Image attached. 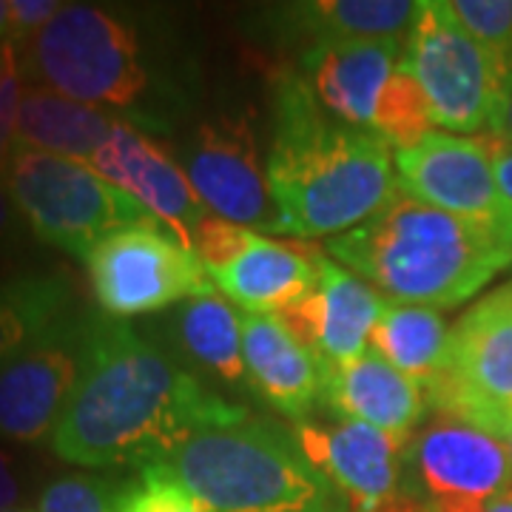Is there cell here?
Masks as SVG:
<instances>
[{
  "label": "cell",
  "instance_id": "15",
  "mask_svg": "<svg viewBox=\"0 0 512 512\" xmlns=\"http://www.w3.org/2000/svg\"><path fill=\"white\" fill-rule=\"evenodd\" d=\"M316 271V288L276 313V319L322 359L356 362L370 350V333L387 299L322 251L316 254Z\"/></svg>",
  "mask_w": 512,
  "mask_h": 512
},
{
  "label": "cell",
  "instance_id": "39",
  "mask_svg": "<svg viewBox=\"0 0 512 512\" xmlns=\"http://www.w3.org/2000/svg\"><path fill=\"white\" fill-rule=\"evenodd\" d=\"M487 512H512V487L504 495H498L493 504H490V510Z\"/></svg>",
  "mask_w": 512,
  "mask_h": 512
},
{
  "label": "cell",
  "instance_id": "31",
  "mask_svg": "<svg viewBox=\"0 0 512 512\" xmlns=\"http://www.w3.org/2000/svg\"><path fill=\"white\" fill-rule=\"evenodd\" d=\"M20 97H23V74L20 63L6 74L3 86H0V183H6L9 165L18 148V109Z\"/></svg>",
  "mask_w": 512,
  "mask_h": 512
},
{
  "label": "cell",
  "instance_id": "12",
  "mask_svg": "<svg viewBox=\"0 0 512 512\" xmlns=\"http://www.w3.org/2000/svg\"><path fill=\"white\" fill-rule=\"evenodd\" d=\"M396 183L439 211L493 228L512 245V205L498 191L481 137L424 134L413 148L396 151Z\"/></svg>",
  "mask_w": 512,
  "mask_h": 512
},
{
  "label": "cell",
  "instance_id": "30",
  "mask_svg": "<svg viewBox=\"0 0 512 512\" xmlns=\"http://www.w3.org/2000/svg\"><path fill=\"white\" fill-rule=\"evenodd\" d=\"M251 237H254L251 228L208 214L194 231V254L200 256L205 271H220L245 251Z\"/></svg>",
  "mask_w": 512,
  "mask_h": 512
},
{
  "label": "cell",
  "instance_id": "34",
  "mask_svg": "<svg viewBox=\"0 0 512 512\" xmlns=\"http://www.w3.org/2000/svg\"><path fill=\"white\" fill-rule=\"evenodd\" d=\"M20 501V481L15 473V461L0 447V510H12Z\"/></svg>",
  "mask_w": 512,
  "mask_h": 512
},
{
  "label": "cell",
  "instance_id": "24",
  "mask_svg": "<svg viewBox=\"0 0 512 512\" xmlns=\"http://www.w3.org/2000/svg\"><path fill=\"white\" fill-rule=\"evenodd\" d=\"M177 333L188 353L225 384H242L248 379L239 313L217 293L185 302L177 313Z\"/></svg>",
  "mask_w": 512,
  "mask_h": 512
},
{
  "label": "cell",
  "instance_id": "14",
  "mask_svg": "<svg viewBox=\"0 0 512 512\" xmlns=\"http://www.w3.org/2000/svg\"><path fill=\"white\" fill-rule=\"evenodd\" d=\"M89 165L103 180L140 202L154 220L163 222L180 245L194 251V231L208 217V208L185 177L183 165L148 134L117 120Z\"/></svg>",
  "mask_w": 512,
  "mask_h": 512
},
{
  "label": "cell",
  "instance_id": "9",
  "mask_svg": "<svg viewBox=\"0 0 512 512\" xmlns=\"http://www.w3.org/2000/svg\"><path fill=\"white\" fill-rule=\"evenodd\" d=\"M439 413L507 441L512 430V282L487 293L453 325L450 365L427 387Z\"/></svg>",
  "mask_w": 512,
  "mask_h": 512
},
{
  "label": "cell",
  "instance_id": "32",
  "mask_svg": "<svg viewBox=\"0 0 512 512\" xmlns=\"http://www.w3.org/2000/svg\"><path fill=\"white\" fill-rule=\"evenodd\" d=\"M60 9L63 3L57 0H9V29L15 49L26 46Z\"/></svg>",
  "mask_w": 512,
  "mask_h": 512
},
{
  "label": "cell",
  "instance_id": "27",
  "mask_svg": "<svg viewBox=\"0 0 512 512\" xmlns=\"http://www.w3.org/2000/svg\"><path fill=\"white\" fill-rule=\"evenodd\" d=\"M450 15L464 26V32L476 40L490 57L495 74L512 89V3L510 0H447Z\"/></svg>",
  "mask_w": 512,
  "mask_h": 512
},
{
  "label": "cell",
  "instance_id": "40",
  "mask_svg": "<svg viewBox=\"0 0 512 512\" xmlns=\"http://www.w3.org/2000/svg\"><path fill=\"white\" fill-rule=\"evenodd\" d=\"M0 512H37V510H29V507H12V510H0Z\"/></svg>",
  "mask_w": 512,
  "mask_h": 512
},
{
  "label": "cell",
  "instance_id": "5",
  "mask_svg": "<svg viewBox=\"0 0 512 512\" xmlns=\"http://www.w3.org/2000/svg\"><path fill=\"white\" fill-rule=\"evenodd\" d=\"M18 63L35 89L97 109L131 106L148 86L134 32L92 3H63L55 18L20 46Z\"/></svg>",
  "mask_w": 512,
  "mask_h": 512
},
{
  "label": "cell",
  "instance_id": "1",
  "mask_svg": "<svg viewBox=\"0 0 512 512\" xmlns=\"http://www.w3.org/2000/svg\"><path fill=\"white\" fill-rule=\"evenodd\" d=\"M245 416V407L208 393L123 319L103 316L86 328L80 376L52 450L77 467H146Z\"/></svg>",
  "mask_w": 512,
  "mask_h": 512
},
{
  "label": "cell",
  "instance_id": "21",
  "mask_svg": "<svg viewBox=\"0 0 512 512\" xmlns=\"http://www.w3.org/2000/svg\"><path fill=\"white\" fill-rule=\"evenodd\" d=\"M106 109L86 106L46 89H23L18 109V148H32L77 163H92L114 128Z\"/></svg>",
  "mask_w": 512,
  "mask_h": 512
},
{
  "label": "cell",
  "instance_id": "18",
  "mask_svg": "<svg viewBox=\"0 0 512 512\" xmlns=\"http://www.w3.org/2000/svg\"><path fill=\"white\" fill-rule=\"evenodd\" d=\"M402 60V40H319L302 57L316 100L342 123L367 131Z\"/></svg>",
  "mask_w": 512,
  "mask_h": 512
},
{
  "label": "cell",
  "instance_id": "3",
  "mask_svg": "<svg viewBox=\"0 0 512 512\" xmlns=\"http://www.w3.org/2000/svg\"><path fill=\"white\" fill-rule=\"evenodd\" d=\"M328 251L390 302L424 308H456L512 262V245L493 228L439 211L402 188L370 220L330 237Z\"/></svg>",
  "mask_w": 512,
  "mask_h": 512
},
{
  "label": "cell",
  "instance_id": "16",
  "mask_svg": "<svg viewBox=\"0 0 512 512\" xmlns=\"http://www.w3.org/2000/svg\"><path fill=\"white\" fill-rule=\"evenodd\" d=\"M80 376L66 345L40 336L0 365V439L37 444L52 436Z\"/></svg>",
  "mask_w": 512,
  "mask_h": 512
},
{
  "label": "cell",
  "instance_id": "37",
  "mask_svg": "<svg viewBox=\"0 0 512 512\" xmlns=\"http://www.w3.org/2000/svg\"><path fill=\"white\" fill-rule=\"evenodd\" d=\"M15 66H18V49H15L12 40H6V43H0V86H3L6 74L12 72Z\"/></svg>",
  "mask_w": 512,
  "mask_h": 512
},
{
  "label": "cell",
  "instance_id": "19",
  "mask_svg": "<svg viewBox=\"0 0 512 512\" xmlns=\"http://www.w3.org/2000/svg\"><path fill=\"white\" fill-rule=\"evenodd\" d=\"M245 370L265 402L296 424L311 421L325 393V359L305 348L276 316L242 313Z\"/></svg>",
  "mask_w": 512,
  "mask_h": 512
},
{
  "label": "cell",
  "instance_id": "33",
  "mask_svg": "<svg viewBox=\"0 0 512 512\" xmlns=\"http://www.w3.org/2000/svg\"><path fill=\"white\" fill-rule=\"evenodd\" d=\"M481 143H484L487 154H490L498 191H501L504 200L512 205V143L510 140L495 137V134H481Z\"/></svg>",
  "mask_w": 512,
  "mask_h": 512
},
{
  "label": "cell",
  "instance_id": "20",
  "mask_svg": "<svg viewBox=\"0 0 512 512\" xmlns=\"http://www.w3.org/2000/svg\"><path fill=\"white\" fill-rule=\"evenodd\" d=\"M316 254L313 242H274L254 234L231 265L208 271V276L245 313L276 316L316 288Z\"/></svg>",
  "mask_w": 512,
  "mask_h": 512
},
{
  "label": "cell",
  "instance_id": "26",
  "mask_svg": "<svg viewBox=\"0 0 512 512\" xmlns=\"http://www.w3.org/2000/svg\"><path fill=\"white\" fill-rule=\"evenodd\" d=\"M430 126L433 123L419 80L413 77L407 60H402V66L387 80L379 97V106L373 114V131L384 137L390 148L404 151L416 146L424 134H430Z\"/></svg>",
  "mask_w": 512,
  "mask_h": 512
},
{
  "label": "cell",
  "instance_id": "41",
  "mask_svg": "<svg viewBox=\"0 0 512 512\" xmlns=\"http://www.w3.org/2000/svg\"><path fill=\"white\" fill-rule=\"evenodd\" d=\"M507 450H510V461H512V430H510V436H507Z\"/></svg>",
  "mask_w": 512,
  "mask_h": 512
},
{
  "label": "cell",
  "instance_id": "28",
  "mask_svg": "<svg viewBox=\"0 0 512 512\" xmlns=\"http://www.w3.org/2000/svg\"><path fill=\"white\" fill-rule=\"evenodd\" d=\"M117 512H200L183 481L165 461L140 467V476L117 490Z\"/></svg>",
  "mask_w": 512,
  "mask_h": 512
},
{
  "label": "cell",
  "instance_id": "35",
  "mask_svg": "<svg viewBox=\"0 0 512 512\" xmlns=\"http://www.w3.org/2000/svg\"><path fill=\"white\" fill-rule=\"evenodd\" d=\"M15 202L9 197V188L6 183H0V242L6 239V234L12 231V222H15Z\"/></svg>",
  "mask_w": 512,
  "mask_h": 512
},
{
  "label": "cell",
  "instance_id": "23",
  "mask_svg": "<svg viewBox=\"0 0 512 512\" xmlns=\"http://www.w3.org/2000/svg\"><path fill=\"white\" fill-rule=\"evenodd\" d=\"M416 0H313L293 6L302 32L319 40H404L419 20Z\"/></svg>",
  "mask_w": 512,
  "mask_h": 512
},
{
  "label": "cell",
  "instance_id": "7",
  "mask_svg": "<svg viewBox=\"0 0 512 512\" xmlns=\"http://www.w3.org/2000/svg\"><path fill=\"white\" fill-rule=\"evenodd\" d=\"M404 60L419 80L430 123L456 134H490L504 106V86L490 57L464 32L447 3L424 0L407 35Z\"/></svg>",
  "mask_w": 512,
  "mask_h": 512
},
{
  "label": "cell",
  "instance_id": "13",
  "mask_svg": "<svg viewBox=\"0 0 512 512\" xmlns=\"http://www.w3.org/2000/svg\"><path fill=\"white\" fill-rule=\"evenodd\" d=\"M293 436L348 512H390L404 498V441L350 419L299 421Z\"/></svg>",
  "mask_w": 512,
  "mask_h": 512
},
{
  "label": "cell",
  "instance_id": "11",
  "mask_svg": "<svg viewBox=\"0 0 512 512\" xmlns=\"http://www.w3.org/2000/svg\"><path fill=\"white\" fill-rule=\"evenodd\" d=\"M183 171L214 217L282 237V214L271 191L268 160L248 117L202 123L183 148Z\"/></svg>",
  "mask_w": 512,
  "mask_h": 512
},
{
  "label": "cell",
  "instance_id": "36",
  "mask_svg": "<svg viewBox=\"0 0 512 512\" xmlns=\"http://www.w3.org/2000/svg\"><path fill=\"white\" fill-rule=\"evenodd\" d=\"M490 134L501 137V140H510L512 143V89L510 94L504 97V106L498 111V120H495V126Z\"/></svg>",
  "mask_w": 512,
  "mask_h": 512
},
{
  "label": "cell",
  "instance_id": "10",
  "mask_svg": "<svg viewBox=\"0 0 512 512\" xmlns=\"http://www.w3.org/2000/svg\"><path fill=\"white\" fill-rule=\"evenodd\" d=\"M404 470V495L424 512H487L512 487L507 441L447 413L413 436Z\"/></svg>",
  "mask_w": 512,
  "mask_h": 512
},
{
  "label": "cell",
  "instance_id": "6",
  "mask_svg": "<svg viewBox=\"0 0 512 512\" xmlns=\"http://www.w3.org/2000/svg\"><path fill=\"white\" fill-rule=\"evenodd\" d=\"M6 188L40 242L80 256L83 262L94 245L114 231L137 222H157L89 163L32 148H15Z\"/></svg>",
  "mask_w": 512,
  "mask_h": 512
},
{
  "label": "cell",
  "instance_id": "4",
  "mask_svg": "<svg viewBox=\"0 0 512 512\" xmlns=\"http://www.w3.org/2000/svg\"><path fill=\"white\" fill-rule=\"evenodd\" d=\"M165 464L200 512H348L296 436L271 421L205 430Z\"/></svg>",
  "mask_w": 512,
  "mask_h": 512
},
{
  "label": "cell",
  "instance_id": "8",
  "mask_svg": "<svg viewBox=\"0 0 512 512\" xmlns=\"http://www.w3.org/2000/svg\"><path fill=\"white\" fill-rule=\"evenodd\" d=\"M97 305L111 319L163 311L174 302L214 296L200 256L160 222H137L100 239L86 256Z\"/></svg>",
  "mask_w": 512,
  "mask_h": 512
},
{
  "label": "cell",
  "instance_id": "17",
  "mask_svg": "<svg viewBox=\"0 0 512 512\" xmlns=\"http://www.w3.org/2000/svg\"><path fill=\"white\" fill-rule=\"evenodd\" d=\"M322 404L336 419L362 421L404 444L413 441L430 407L424 387L373 350L345 365L325 359Z\"/></svg>",
  "mask_w": 512,
  "mask_h": 512
},
{
  "label": "cell",
  "instance_id": "38",
  "mask_svg": "<svg viewBox=\"0 0 512 512\" xmlns=\"http://www.w3.org/2000/svg\"><path fill=\"white\" fill-rule=\"evenodd\" d=\"M12 40V29H9V0H0V43Z\"/></svg>",
  "mask_w": 512,
  "mask_h": 512
},
{
  "label": "cell",
  "instance_id": "29",
  "mask_svg": "<svg viewBox=\"0 0 512 512\" xmlns=\"http://www.w3.org/2000/svg\"><path fill=\"white\" fill-rule=\"evenodd\" d=\"M37 512H117V490L89 473H66L43 487Z\"/></svg>",
  "mask_w": 512,
  "mask_h": 512
},
{
  "label": "cell",
  "instance_id": "22",
  "mask_svg": "<svg viewBox=\"0 0 512 512\" xmlns=\"http://www.w3.org/2000/svg\"><path fill=\"white\" fill-rule=\"evenodd\" d=\"M450 333L453 328L436 308L384 302L382 316L370 333V350L419 382L427 393L450 365Z\"/></svg>",
  "mask_w": 512,
  "mask_h": 512
},
{
  "label": "cell",
  "instance_id": "2",
  "mask_svg": "<svg viewBox=\"0 0 512 512\" xmlns=\"http://www.w3.org/2000/svg\"><path fill=\"white\" fill-rule=\"evenodd\" d=\"M393 163L384 137L333 117L305 77L276 80L268 177L282 237L311 242L370 220L399 188Z\"/></svg>",
  "mask_w": 512,
  "mask_h": 512
},
{
  "label": "cell",
  "instance_id": "25",
  "mask_svg": "<svg viewBox=\"0 0 512 512\" xmlns=\"http://www.w3.org/2000/svg\"><path fill=\"white\" fill-rule=\"evenodd\" d=\"M69 305L60 276H18L0 285V365L46 336Z\"/></svg>",
  "mask_w": 512,
  "mask_h": 512
}]
</instances>
